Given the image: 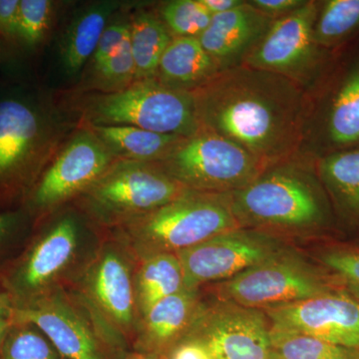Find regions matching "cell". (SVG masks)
<instances>
[{
    "instance_id": "f546056e",
    "label": "cell",
    "mask_w": 359,
    "mask_h": 359,
    "mask_svg": "<svg viewBox=\"0 0 359 359\" xmlns=\"http://www.w3.org/2000/svg\"><path fill=\"white\" fill-rule=\"evenodd\" d=\"M51 18L52 2L49 0H20L13 41L25 48H34L44 39Z\"/></svg>"
},
{
    "instance_id": "1f68e13d",
    "label": "cell",
    "mask_w": 359,
    "mask_h": 359,
    "mask_svg": "<svg viewBox=\"0 0 359 359\" xmlns=\"http://www.w3.org/2000/svg\"><path fill=\"white\" fill-rule=\"evenodd\" d=\"M320 262L337 285L359 301V250H328L321 254Z\"/></svg>"
},
{
    "instance_id": "9a60e30c",
    "label": "cell",
    "mask_w": 359,
    "mask_h": 359,
    "mask_svg": "<svg viewBox=\"0 0 359 359\" xmlns=\"http://www.w3.org/2000/svg\"><path fill=\"white\" fill-rule=\"evenodd\" d=\"M276 238L242 228L219 233L177 254L185 278L186 290H200L212 282L231 280L238 273L283 252Z\"/></svg>"
},
{
    "instance_id": "83f0119b",
    "label": "cell",
    "mask_w": 359,
    "mask_h": 359,
    "mask_svg": "<svg viewBox=\"0 0 359 359\" xmlns=\"http://www.w3.org/2000/svg\"><path fill=\"white\" fill-rule=\"evenodd\" d=\"M0 359H67L39 327L28 321L16 320L7 332Z\"/></svg>"
},
{
    "instance_id": "8fae6325",
    "label": "cell",
    "mask_w": 359,
    "mask_h": 359,
    "mask_svg": "<svg viewBox=\"0 0 359 359\" xmlns=\"http://www.w3.org/2000/svg\"><path fill=\"white\" fill-rule=\"evenodd\" d=\"M116 160L91 131L79 134L43 170L20 208L35 223L74 202Z\"/></svg>"
},
{
    "instance_id": "3957f363",
    "label": "cell",
    "mask_w": 359,
    "mask_h": 359,
    "mask_svg": "<svg viewBox=\"0 0 359 359\" xmlns=\"http://www.w3.org/2000/svg\"><path fill=\"white\" fill-rule=\"evenodd\" d=\"M240 228L224 194L190 191L106 235L124 245L139 262L155 255H177Z\"/></svg>"
},
{
    "instance_id": "d6a6232c",
    "label": "cell",
    "mask_w": 359,
    "mask_h": 359,
    "mask_svg": "<svg viewBox=\"0 0 359 359\" xmlns=\"http://www.w3.org/2000/svg\"><path fill=\"white\" fill-rule=\"evenodd\" d=\"M103 81L110 85L130 83L135 81L136 66L130 40L117 53L96 68Z\"/></svg>"
},
{
    "instance_id": "74e56055",
    "label": "cell",
    "mask_w": 359,
    "mask_h": 359,
    "mask_svg": "<svg viewBox=\"0 0 359 359\" xmlns=\"http://www.w3.org/2000/svg\"><path fill=\"white\" fill-rule=\"evenodd\" d=\"M170 359H211L207 351L194 341H183L170 353Z\"/></svg>"
},
{
    "instance_id": "52a82bcc",
    "label": "cell",
    "mask_w": 359,
    "mask_h": 359,
    "mask_svg": "<svg viewBox=\"0 0 359 359\" xmlns=\"http://www.w3.org/2000/svg\"><path fill=\"white\" fill-rule=\"evenodd\" d=\"M86 117L98 126H132L155 133L191 137L200 130L191 92L156 78L136 80L113 93L90 99Z\"/></svg>"
},
{
    "instance_id": "836d02e7",
    "label": "cell",
    "mask_w": 359,
    "mask_h": 359,
    "mask_svg": "<svg viewBox=\"0 0 359 359\" xmlns=\"http://www.w3.org/2000/svg\"><path fill=\"white\" fill-rule=\"evenodd\" d=\"M129 40L130 25L117 23L107 26L99 40L98 46L94 53L95 68L102 65L107 59L117 53Z\"/></svg>"
},
{
    "instance_id": "6da1fadb",
    "label": "cell",
    "mask_w": 359,
    "mask_h": 359,
    "mask_svg": "<svg viewBox=\"0 0 359 359\" xmlns=\"http://www.w3.org/2000/svg\"><path fill=\"white\" fill-rule=\"evenodd\" d=\"M191 93L200 129L237 144L266 170L294 154L302 140L308 100L289 78L240 65Z\"/></svg>"
},
{
    "instance_id": "cb8c5ba5",
    "label": "cell",
    "mask_w": 359,
    "mask_h": 359,
    "mask_svg": "<svg viewBox=\"0 0 359 359\" xmlns=\"http://www.w3.org/2000/svg\"><path fill=\"white\" fill-rule=\"evenodd\" d=\"M110 13L111 6L101 4L90 7L73 21L61 43V58L68 73H76L94 55Z\"/></svg>"
},
{
    "instance_id": "d4e9b609",
    "label": "cell",
    "mask_w": 359,
    "mask_h": 359,
    "mask_svg": "<svg viewBox=\"0 0 359 359\" xmlns=\"http://www.w3.org/2000/svg\"><path fill=\"white\" fill-rule=\"evenodd\" d=\"M174 37L162 20L141 13L130 25V43L136 66V80L152 79L157 75L163 54Z\"/></svg>"
},
{
    "instance_id": "f1b7e54d",
    "label": "cell",
    "mask_w": 359,
    "mask_h": 359,
    "mask_svg": "<svg viewBox=\"0 0 359 359\" xmlns=\"http://www.w3.org/2000/svg\"><path fill=\"white\" fill-rule=\"evenodd\" d=\"M163 22L176 37L199 39L211 23L212 15L201 0H174L163 6Z\"/></svg>"
},
{
    "instance_id": "ffe728a7",
    "label": "cell",
    "mask_w": 359,
    "mask_h": 359,
    "mask_svg": "<svg viewBox=\"0 0 359 359\" xmlns=\"http://www.w3.org/2000/svg\"><path fill=\"white\" fill-rule=\"evenodd\" d=\"M219 72L218 66L203 48L199 39L174 37L161 58L157 75L161 83L191 92Z\"/></svg>"
},
{
    "instance_id": "d590c367",
    "label": "cell",
    "mask_w": 359,
    "mask_h": 359,
    "mask_svg": "<svg viewBox=\"0 0 359 359\" xmlns=\"http://www.w3.org/2000/svg\"><path fill=\"white\" fill-rule=\"evenodd\" d=\"M306 1L302 0H252L250 4L256 7L259 11L273 18L275 16L287 15L299 7L304 6Z\"/></svg>"
},
{
    "instance_id": "e0dca14e",
    "label": "cell",
    "mask_w": 359,
    "mask_h": 359,
    "mask_svg": "<svg viewBox=\"0 0 359 359\" xmlns=\"http://www.w3.org/2000/svg\"><path fill=\"white\" fill-rule=\"evenodd\" d=\"M273 22V18L245 1L229 13L212 15L198 39L219 71L231 69L243 65Z\"/></svg>"
},
{
    "instance_id": "484cf974",
    "label": "cell",
    "mask_w": 359,
    "mask_h": 359,
    "mask_svg": "<svg viewBox=\"0 0 359 359\" xmlns=\"http://www.w3.org/2000/svg\"><path fill=\"white\" fill-rule=\"evenodd\" d=\"M273 359H359V349L271 327Z\"/></svg>"
},
{
    "instance_id": "30bf717a",
    "label": "cell",
    "mask_w": 359,
    "mask_h": 359,
    "mask_svg": "<svg viewBox=\"0 0 359 359\" xmlns=\"http://www.w3.org/2000/svg\"><path fill=\"white\" fill-rule=\"evenodd\" d=\"M339 290L342 289L335 280L292 252L283 250L226 280L219 292L228 302L264 311Z\"/></svg>"
},
{
    "instance_id": "4dcf8cb0",
    "label": "cell",
    "mask_w": 359,
    "mask_h": 359,
    "mask_svg": "<svg viewBox=\"0 0 359 359\" xmlns=\"http://www.w3.org/2000/svg\"><path fill=\"white\" fill-rule=\"evenodd\" d=\"M34 221L22 208L0 212V273L25 247Z\"/></svg>"
},
{
    "instance_id": "f35d334b",
    "label": "cell",
    "mask_w": 359,
    "mask_h": 359,
    "mask_svg": "<svg viewBox=\"0 0 359 359\" xmlns=\"http://www.w3.org/2000/svg\"><path fill=\"white\" fill-rule=\"evenodd\" d=\"M203 6L207 8L212 15L229 13L238 6H242L245 1L242 0H201Z\"/></svg>"
},
{
    "instance_id": "5b68a950",
    "label": "cell",
    "mask_w": 359,
    "mask_h": 359,
    "mask_svg": "<svg viewBox=\"0 0 359 359\" xmlns=\"http://www.w3.org/2000/svg\"><path fill=\"white\" fill-rule=\"evenodd\" d=\"M137 259L106 235L95 256L68 290L96 320L121 359H127L140 323L135 294Z\"/></svg>"
},
{
    "instance_id": "8992f818",
    "label": "cell",
    "mask_w": 359,
    "mask_h": 359,
    "mask_svg": "<svg viewBox=\"0 0 359 359\" xmlns=\"http://www.w3.org/2000/svg\"><path fill=\"white\" fill-rule=\"evenodd\" d=\"M190 191L157 163L116 160L72 205L106 233Z\"/></svg>"
},
{
    "instance_id": "9c48e42d",
    "label": "cell",
    "mask_w": 359,
    "mask_h": 359,
    "mask_svg": "<svg viewBox=\"0 0 359 359\" xmlns=\"http://www.w3.org/2000/svg\"><path fill=\"white\" fill-rule=\"evenodd\" d=\"M157 164L189 190L209 194L233 192L266 171L237 144L205 129L184 138Z\"/></svg>"
},
{
    "instance_id": "603a6c76",
    "label": "cell",
    "mask_w": 359,
    "mask_h": 359,
    "mask_svg": "<svg viewBox=\"0 0 359 359\" xmlns=\"http://www.w3.org/2000/svg\"><path fill=\"white\" fill-rule=\"evenodd\" d=\"M318 175L340 214L359 219V147L328 153Z\"/></svg>"
},
{
    "instance_id": "4316f807",
    "label": "cell",
    "mask_w": 359,
    "mask_h": 359,
    "mask_svg": "<svg viewBox=\"0 0 359 359\" xmlns=\"http://www.w3.org/2000/svg\"><path fill=\"white\" fill-rule=\"evenodd\" d=\"M359 30V0H327L318 11L313 39L320 47L341 43Z\"/></svg>"
},
{
    "instance_id": "44dd1931",
    "label": "cell",
    "mask_w": 359,
    "mask_h": 359,
    "mask_svg": "<svg viewBox=\"0 0 359 359\" xmlns=\"http://www.w3.org/2000/svg\"><path fill=\"white\" fill-rule=\"evenodd\" d=\"M91 133L116 159L148 163L164 159L185 138L132 126L91 125Z\"/></svg>"
},
{
    "instance_id": "e575fe53",
    "label": "cell",
    "mask_w": 359,
    "mask_h": 359,
    "mask_svg": "<svg viewBox=\"0 0 359 359\" xmlns=\"http://www.w3.org/2000/svg\"><path fill=\"white\" fill-rule=\"evenodd\" d=\"M20 0H0V35L13 40L18 27Z\"/></svg>"
},
{
    "instance_id": "7a4b0ae2",
    "label": "cell",
    "mask_w": 359,
    "mask_h": 359,
    "mask_svg": "<svg viewBox=\"0 0 359 359\" xmlns=\"http://www.w3.org/2000/svg\"><path fill=\"white\" fill-rule=\"evenodd\" d=\"M60 211L35 222L25 247L0 273L15 309L68 289L102 245L105 233L76 207Z\"/></svg>"
},
{
    "instance_id": "ba28073f",
    "label": "cell",
    "mask_w": 359,
    "mask_h": 359,
    "mask_svg": "<svg viewBox=\"0 0 359 359\" xmlns=\"http://www.w3.org/2000/svg\"><path fill=\"white\" fill-rule=\"evenodd\" d=\"M46 124L30 97L0 96V212L20 208L43 172Z\"/></svg>"
},
{
    "instance_id": "ac0fdd59",
    "label": "cell",
    "mask_w": 359,
    "mask_h": 359,
    "mask_svg": "<svg viewBox=\"0 0 359 359\" xmlns=\"http://www.w3.org/2000/svg\"><path fill=\"white\" fill-rule=\"evenodd\" d=\"M200 290H183L154 304L142 316L132 344L135 353L156 356L178 346L202 304Z\"/></svg>"
},
{
    "instance_id": "8d00e7d4",
    "label": "cell",
    "mask_w": 359,
    "mask_h": 359,
    "mask_svg": "<svg viewBox=\"0 0 359 359\" xmlns=\"http://www.w3.org/2000/svg\"><path fill=\"white\" fill-rule=\"evenodd\" d=\"M14 321V306L6 290L0 283V351L7 332Z\"/></svg>"
},
{
    "instance_id": "ab89813d",
    "label": "cell",
    "mask_w": 359,
    "mask_h": 359,
    "mask_svg": "<svg viewBox=\"0 0 359 359\" xmlns=\"http://www.w3.org/2000/svg\"><path fill=\"white\" fill-rule=\"evenodd\" d=\"M136 358H131V359H158L154 358V356H149V355H144V354H138L136 353Z\"/></svg>"
},
{
    "instance_id": "7402d4cb",
    "label": "cell",
    "mask_w": 359,
    "mask_h": 359,
    "mask_svg": "<svg viewBox=\"0 0 359 359\" xmlns=\"http://www.w3.org/2000/svg\"><path fill=\"white\" fill-rule=\"evenodd\" d=\"M183 290L185 278L177 255H155L137 263L135 294L141 318L157 302Z\"/></svg>"
},
{
    "instance_id": "4fadbf2b",
    "label": "cell",
    "mask_w": 359,
    "mask_h": 359,
    "mask_svg": "<svg viewBox=\"0 0 359 359\" xmlns=\"http://www.w3.org/2000/svg\"><path fill=\"white\" fill-rule=\"evenodd\" d=\"M14 318L39 327L67 359H121L96 320L68 290H59L27 308L14 309Z\"/></svg>"
},
{
    "instance_id": "5bb4252c",
    "label": "cell",
    "mask_w": 359,
    "mask_h": 359,
    "mask_svg": "<svg viewBox=\"0 0 359 359\" xmlns=\"http://www.w3.org/2000/svg\"><path fill=\"white\" fill-rule=\"evenodd\" d=\"M318 11L316 2L306 1L297 11L273 21L242 65L282 75L304 87L321 61L320 47L313 39Z\"/></svg>"
},
{
    "instance_id": "277c9868",
    "label": "cell",
    "mask_w": 359,
    "mask_h": 359,
    "mask_svg": "<svg viewBox=\"0 0 359 359\" xmlns=\"http://www.w3.org/2000/svg\"><path fill=\"white\" fill-rule=\"evenodd\" d=\"M224 195L241 228L311 230L330 219L320 184L306 172L287 165L269 168L247 186Z\"/></svg>"
},
{
    "instance_id": "7c38bea8",
    "label": "cell",
    "mask_w": 359,
    "mask_h": 359,
    "mask_svg": "<svg viewBox=\"0 0 359 359\" xmlns=\"http://www.w3.org/2000/svg\"><path fill=\"white\" fill-rule=\"evenodd\" d=\"M183 341L201 344L211 359H273L264 311L228 301L212 306L202 302Z\"/></svg>"
},
{
    "instance_id": "d6986e66",
    "label": "cell",
    "mask_w": 359,
    "mask_h": 359,
    "mask_svg": "<svg viewBox=\"0 0 359 359\" xmlns=\"http://www.w3.org/2000/svg\"><path fill=\"white\" fill-rule=\"evenodd\" d=\"M323 132L330 153L359 147V55L347 66L330 97Z\"/></svg>"
},
{
    "instance_id": "2e32d148",
    "label": "cell",
    "mask_w": 359,
    "mask_h": 359,
    "mask_svg": "<svg viewBox=\"0 0 359 359\" xmlns=\"http://www.w3.org/2000/svg\"><path fill=\"white\" fill-rule=\"evenodd\" d=\"M271 327L359 349V301L344 290L264 309Z\"/></svg>"
}]
</instances>
